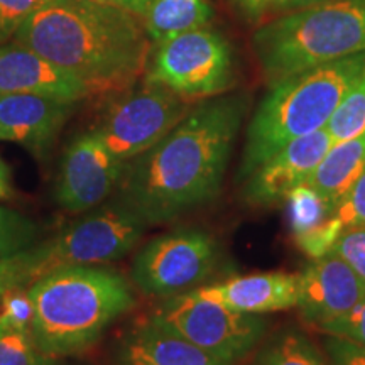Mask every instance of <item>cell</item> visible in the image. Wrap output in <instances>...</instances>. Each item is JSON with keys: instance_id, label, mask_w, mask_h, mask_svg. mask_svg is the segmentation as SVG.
<instances>
[{"instance_id": "1", "label": "cell", "mask_w": 365, "mask_h": 365, "mask_svg": "<svg viewBox=\"0 0 365 365\" xmlns=\"http://www.w3.org/2000/svg\"><path fill=\"white\" fill-rule=\"evenodd\" d=\"M245 93L200 100L156 145L125 164L118 200L148 225H163L220 195L247 113Z\"/></svg>"}, {"instance_id": "2", "label": "cell", "mask_w": 365, "mask_h": 365, "mask_svg": "<svg viewBox=\"0 0 365 365\" xmlns=\"http://www.w3.org/2000/svg\"><path fill=\"white\" fill-rule=\"evenodd\" d=\"M14 41L81 81L90 95H117L144 78L153 43L143 19L98 0H48Z\"/></svg>"}, {"instance_id": "3", "label": "cell", "mask_w": 365, "mask_h": 365, "mask_svg": "<svg viewBox=\"0 0 365 365\" xmlns=\"http://www.w3.org/2000/svg\"><path fill=\"white\" fill-rule=\"evenodd\" d=\"M27 291L33 303L31 335L44 354L59 360L97 345L137 303L130 281L105 266H59Z\"/></svg>"}, {"instance_id": "4", "label": "cell", "mask_w": 365, "mask_h": 365, "mask_svg": "<svg viewBox=\"0 0 365 365\" xmlns=\"http://www.w3.org/2000/svg\"><path fill=\"white\" fill-rule=\"evenodd\" d=\"M364 71L365 53L309 68L272 83L249 122L237 180H247L286 144L325 129Z\"/></svg>"}, {"instance_id": "5", "label": "cell", "mask_w": 365, "mask_h": 365, "mask_svg": "<svg viewBox=\"0 0 365 365\" xmlns=\"http://www.w3.org/2000/svg\"><path fill=\"white\" fill-rule=\"evenodd\" d=\"M252 49L269 81L365 53V0H327L257 26Z\"/></svg>"}, {"instance_id": "6", "label": "cell", "mask_w": 365, "mask_h": 365, "mask_svg": "<svg viewBox=\"0 0 365 365\" xmlns=\"http://www.w3.org/2000/svg\"><path fill=\"white\" fill-rule=\"evenodd\" d=\"M145 80L190 102L228 93L235 85L237 63L230 41L202 27L154 44Z\"/></svg>"}, {"instance_id": "7", "label": "cell", "mask_w": 365, "mask_h": 365, "mask_svg": "<svg viewBox=\"0 0 365 365\" xmlns=\"http://www.w3.org/2000/svg\"><path fill=\"white\" fill-rule=\"evenodd\" d=\"M195 103L143 78L115 95L93 130L113 156L129 163L170 134Z\"/></svg>"}, {"instance_id": "8", "label": "cell", "mask_w": 365, "mask_h": 365, "mask_svg": "<svg viewBox=\"0 0 365 365\" xmlns=\"http://www.w3.org/2000/svg\"><path fill=\"white\" fill-rule=\"evenodd\" d=\"M148 318L205 352L234 364L252 352L267 327L261 314L235 312L198 298L193 291L166 298Z\"/></svg>"}, {"instance_id": "9", "label": "cell", "mask_w": 365, "mask_h": 365, "mask_svg": "<svg viewBox=\"0 0 365 365\" xmlns=\"http://www.w3.org/2000/svg\"><path fill=\"white\" fill-rule=\"evenodd\" d=\"M220 261V247L208 232L178 228L149 240L130 266V281L140 293L173 298L200 287Z\"/></svg>"}, {"instance_id": "10", "label": "cell", "mask_w": 365, "mask_h": 365, "mask_svg": "<svg viewBox=\"0 0 365 365\" xmlns=\"http://www.w3.org/2000/svg\"><path fill=\"white\" fill-rule=\"evenodd\" d=\"M149 225L122 200L105 202L44 240L53 269L70 264L100 266L125 257Z\"/></svg>"}, {"instance_id": "11", "label": "cell", "mask_w": 365, "mask_h": 365, "mask_svg": "<svg viewBox=\"0 0 365 365\" xmlns=\"http://www.w3.org/2000/svg\"><path fill=\"white\" fill-rule=\"evenodd\" d=\"M93 129L68 144L59 164L56 202L68 213H86L107 202L125 170Z\"/></svg>"}, {"instance_id": "12", "label": "cell", "mask_w": 365, "mask_h": 365, "mask_svg": "<svg viewBox=\"0 0 365 365\" xmlns=\"http://www.w3.org/2000/svg\"><path fill=\"white\" fill-rule=\"evenodd\" d=\"M365 298V282L335 252L313 259L298 274L301 318L319 328L344 317Z\"/></svg>"}, {"instance_id": "13", "label": "cell", "mask_w": 365, "mask_h": 365, "mask_svg": "<svg viewBox=\"0 0 365 365\" xmlns=\"http://www.w3.org/2000/svg\"><path fill=\"white\" fill-rule=\"evenodd\" d=\"M78 103L46 95H0V143L19 144L44 159Z\"/></svg>"}, {"instance_id": "14", "label": "cell", "mask_w": 365, "mask_h": 365, "mask_svg": "<svg viewBox=\"0 0 365 365\" xmlns=\"http://www.w3.org/2000/svg\"><path fill=\"white\" fill-rule=\"evenodd\" d=\"M333 145L327 127L303 135L274 153L244 182V200L250 205H274L304 185Z\"/></svg>"}, {"instance_id": "15", "label": "cell", "mask_w": 365, "mask_h": 365, "mask_svg": "<svg viewBox=\"0 0 365 365\" xmlns=\"http://www.w3.org/2000/svg\"><path fill=\"white\" fill-rule=\"evenodd\" d=\"M11 93L46 95L71 102L91 97L81 81L17 41L0 44V95Z\"/></svg>"}, {"instance_id": "16", "label": "cell", "mask_w": 365, "mask_h": 365, "mask_svg": "<svg viewBox=\"0 0 365 365\" xmlns=\"http://www.w3.org/2000/svg\"><path fill=\"white\" fill-rule=\"evenodd\" d=\"M115 365H235L205 352L153 319L134 323L113 345Z\"/></svg>"}, {"instance_id": "17", "label": "cell", "mask_w": 365, "mask_h": 365, "mask_svg": "<svg viewBox=\"0 0 365 365\" xmlns=\"http://www.w3.org/2000/svg\"><path fill=\"white\" fill-rule=\"evenodd\" d=\"M193 293L240 313L281 312L298 303V276L289 272L250 274L200 286Z\"/></svg>"}, {"instance_id": "18", "label": "cell", "mask_w": 365, "mask_h": 365, "mask_svg": "<svg viewBox=\"0 0 365 365\" xmlns=\"http://www.w3.org/2000/svg\"><path fill=\"white\" fill-rule=\"evenodd\" d=\"M365 171V132L354 139L333 144L304 185L331 210Z\"/></svg>"}, {"instance_id": "19", "label": "cell", "mask_w": 365, "mask_h": 365, "mask_svg": "<svg viewBox=\"0 0 365 365\" xmlns=\"http://www.w3.org/2000/svg\"><path fill=\"white\" fill-rule=\"evenodd\" d=\"M213 14L212 0H153L140 19L154 46L207 27Z\"/></svg>"}, {"instance_id": "20", "label": "cell", "mask_w": 365, "mask_h": 365, "mask_svg": "<svg viewBox=\"0 0 365 365\" xmlns=\"http://www.w3.org/2000/svg\"><path fill=\"white\" fill-rule=\"evenodd\" d=\"M49 271L53 266L44 240L19 254L0 257V296L29 287Z\"/></svg>"}, {"instance_id": "21", "label": "cell", "mask_w": 365, "mask_h": 365, "mask_svg": "<svg viewBox=\"0 0 365 365\" xmlns=\"http://www.w3.org/2000/svg\"><path fill=\"white\" fill-rule=\"evenodd\" d=\"M257 365H327L319 350L301 331L287 330L259 354Z\"/></svg>"}, {"instance_id": "22", "label": "cell", "mask_w": 365, "mask_h": 365, "mask_svg": "<svg viewBox=\"0 0 365 365\" xmlns=\"http://www.w3.org/2000/svg\"><path fill=\"white\" fill-rule=\"evenodd\" d=\"M333 144L354 139L365 132V71L341 100L327 124Z\"/></svg>"}, {"instance_id": "23", "label": "cell", "mask_w": 365, "mask_h": 365, "mask_svg": "<svg viewBox=\"0 0 365 365\" xmlns=\"http://www.w3.org/2000/svg\"><path fill=\"white\" fill-rule=\"evenodd\" d=\"M289 222L294 237H301L327 222L331 210L308 185H301L286 196Z\"/></svg>"}, {"instance_id": "24", "label": "cell", "mask_w": 365, "mask_h": 365, "mask_svg": "<svg viewBox=\"0 0 365 365\" xmlns=\"http://www.w3.org/2000/svg\"><path fill=\"white\" fill-rule=\"evenodd\" d=\"M39 237L38 223L17 210L0 205V257L34 247L41 242Z\"/></svg>"}, {"instance_id": "25", "label": "cell", "mask_w": 365, "mask_h": 365, "mask_svg": "<svg viewBox=\"0 0 365 365\" xmlns=\"http://www.w3.org/2000/svg\"><path fill=\"white\" fill-rule=\"evenodd\" d=\"M59 359L44 354L31 331L0 330V365H58Z\"/></svg>"}, {"instance_id": "26", "label": "cell", "mask_w": 365, "mask_h": 365, "mask_svg": "<svg viewBox=\"0 0 365 365\" xmlns=\"http://www.w3.org/2000/svg\"><path fill=\"white\" fill-rule=\"evenodd\" d=\"M0 330L31 331L33 303L27 287L0 296Z\"/></svg>"}, {"instance_id": "27", "label": "cell", "mask_w": 365, "mask_h": 365, "mask_svg": "<svg viewBox=\"0 0 365 365\" xmlns=\"http://www.w3.org/2000/svg\"><path fill=\"white\" fill-rule=\"evenodd\" d=\"M330 217L339 223L341 230L365 227V171L336 203Z\"/></svg>"}, {"instance_id": "28", "label": "cell", "mask_w": 365, "mask_h": 365, "mask_svg": "<svg viewBox=\"0 0 365 365\" xmlns=\"http://www.w3.org/2000/svg\"><path fill=\"white\" fill-rule=\"evenodd\" d=\"M48 0H0V44L16 38L17 31Z\"/></svg>"}, {"instance_id": "29", "label": "cell", "mask_w": 365, "mask_h": 365, "mask_svg": "<svg viewBox=\"0 0 365 365\" xmlns=\"http://www.w3.org/2000/svg\"><path fill=\"white\" fill-rule=\"evenodd\" d=\"M330 252L340 255L365 282V227L346 228L341 232Z\"/></svg>"}, {"instance_id": "30", "label": "cell", "mask_w": 365, "mask_h": 365, "mask_svg": "<svg viewBox=\"0 0 365 365\" xmlns=\"http://www.w3.org/2000/svg\"><path fill=\"white\" fill-rule=\"evenodd\" d=\"M325 335L344 336L365 345V298L344 317L328 322L318 328Z\"/></svg>"}, {"instance_id": "31", "label": "cell", "mask_w": 365, "mask_h": 365, "mask_svg": "<svg viewBox=\"0 0 365 365\" xmlns=\"http://www.w3.org/2000/svg\"><path fill=\"white\" fill-rule=\"evenodd\" d=\"M331 365H365V345L344 336L327 335L323 340Z\"/></svg>"}, {"instance_id": "32", "label": "cell", "mask_w": 365, "mask_h": 365, "mask_svg": "<svg viewBox=\"0 0 365 365\" xmlns=\"http://www.w3.org/2000/svg\"><path fill=\"white\" fill-rule=\"evenodd\" d=\"M272 0H230L235 11L249 22H259L271 9Z\"/></svg>"}, {"instance_id": "33", "label": "cell", "mask_w": 365, "mask_h": 365, "mask_svg": "<svg viewBox=\"0 0 365 365\" xmlns=\"http://www.w3.org/2000/svg\"><path fill=\"white\" fill-rule=\"evenodd\" d=\"M319 2H327V0H272L269 12H276L279 16V14L299 11V9L314 6Z\"/></svg>"}, {"instance_id": "34", "label": "cell", "mask_w": 365, "mask_h": 365, "mask_svg": "<svg viewBox=\"0 0 365 365\" xmlns=\"http://www.w3.org/2000/svg\"><path fill=\"white\" fill-rule=\"evenodd\" d=\"M98 2L108 4V6H113L118 9H124V11H127V12L143 17L144 12L148 11L149 4L153 2V0H98Z\"/></svg>"}, {"instance_id": "35", "label": "cell", "mask_w": 365, "mask_h": 365, "mask_svg": "<svg viewBox=\"0 0 365 365\" xmlns=\"http://www.w3.org/2000/svg\"><path fill=\"white\" fill-rule=\"evenodd\" d=\"M14 196V190L11 186V178L0 176V200H9Z\"/></svg>"}, {"instance_id": "36", "label": "cell", "mask_w": 365, "mask_h": 365, "mask_svg": "<svg viewBox=\"0 0 365 365\" xmlns=\"http://www.w3.org/2000/svg\"><path fill=\"white\" fill-rule=\"evenodd\" d=\"M0 176H6V178H11V173H9L6 163H4V159L0 158Z\"/></svg>"}, {"instance_id": "37", "label": "cell", "mask_w": 365, "mask_h": 365, "mask_svg": "<svg viewBox=\"0 0 365 365\" xmlns=\"http://www.w3.org/2000/svg\"><path fill=\"white\" fill-rule=\"evenodd\" d=\"M58 365H61V360H59V364Z\"/></svg>"}]
</instances>
